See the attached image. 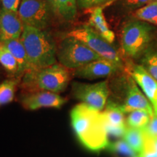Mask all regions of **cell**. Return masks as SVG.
<instances>
[{
    "mask_svg": "<svg viewBox=\"0 0 157 157\" xmlns=\"http://www.w3.org/2000/svg\"><path fill=\"white\" fill-rule=\"evenodd\" d=\"M71 124L80 144L92 152L106 148L109 137L103 113L84 103H78L70 112Z\"/></svg>",
    "mask_w": 157,
    "mask_h": 157,
    "instance_id": "cell-1",
    "label": "cell"
},
{
    "mask_svg": "<svg viewBox=\"0 0 157 157\" xmlns=\"http://www.w3.org/2000/svg\"><path fill=\"white\" fill-rule=\"evenodd\" d=\"M20 39L26 51L30 70L39 69L57 63V46L48 31L24 25Z\"/></svg>",
    "mask_w": 157,
    "mask_h": 157,
    "instance_id": "cell-2",
    "label": "cell"
},
{
    "mask_svg": "<svg viewBox=\"0 0 157 157\" xmlns=\"http://www.w3.org/2000/svg\"><path fill=\"white\" fill-rule=\"evenodd\" d=\"M72 73L60 63L25 72L21 80L22 92L48 91L60 93L67 88Z\"/></svg>",
    "mask_w": 157,
    "mask_h": 157,
    "instance_id": "cell-3",
    "label": "cell"
},
{
    "mask_svg": "<svg viewBox=\"0 0 157 157\" xmlns=\"http://www.w3.org/2000/svg\"><path fill=\"white\" fill-rule=\"evenodd\" d=\"M101 59L103 58L75 37L66 36L57 46V60L70 71Z\"/></svg>",
    "mask_w": 157,
    "mask_h": 157,
    "instance_id": "cell-4",
    "label": "cell"
},
{
    "mask_svg": "<svg viewBox=\"0 0 157 157\" xmlns=\"http://www.w3.org/2000/svg\"><path fill=\"white\" fill-rule=\"evenodd\" d=\"M151 24L140 21H131L123 26L121 43L123 52L129 58L142 57L149 47L153 34Z\"/></svg>",
    "mask_w": 157,
    "mask_h": 157,
    "instance_id": "cell-5",
    "label": "cell"
},
{
    "mask_svg": "<svg viewBox=\"0 0 157 157\" xmlns=\"http://www.w3.org/2000/svg\"><path fill=\"white\" fill-rule=\"evenodd\" d=\"M67 36L75 37L82 41L103 59L113 63L123 70L125 69L123 60L119 52L89 24L78 26L68 33Z\"/></svg>",
    "mask_w": 157,
    "mask_h": 157,
    "instance_id": "cell-6",
    "label": "cell"
},
{
    "mask_svg": "<svg viewBox=\"0 0 157 157\" xmlns=\"http://www.w3.org/2000/svg\"><path fill=\"white\" fill-rule=\"evenodd\" d=\"M109 95L110 87L108 80L93 84L76 81L71 83V96L98 111H103Z\"/></svg>",
    "mask_w": 157,
    "mask_h": 157,
    "instance_id": "cell-7",
    "label": "cell"
},
{
    "mask_svg": "<svg viewBox=\"0 0 157 157\" xmlns=\"http://www.w3.org/2000/svg\"><path fill=\"white\" fill-rule=\"evenodd\" d=\"M18 15L24 25L44 30L52 15L47 0H21Z\"/></svg>",
    "mask_w": 157,
    "mask_h": 157,
    "instance_id": "cell-8",
    "label": "cell"
},
{
    "mask_svg": "<svg viewBox=\"0 0 157 157\" xmlns=\"http://www.w3.org/2000/svg\"><path fill=\"white\" fill-rule=\"evenodd\" d=\"M18 102L25 110L36 111L44 108L60 109L66 104L67 99L58 93L48 91L22 92Z\"/></svg>",
    "mask_w": 157,
    "mask_h": 157,
    "instance_id": "cell-9",
    "label": "cell"
},
{
    "mask_svg": "<svg viewBox=\"0 0 157 157\" xmlns=\"http://www.w3.org/2000/svg\"><path fill=\"white\" fill-rule=\"evenodd\" d=\"M119 105L125 114L139 109L148 111L151 117L154 114V109L151 103L129 74L126 78L124 100Z\"/></svg>",
    "mask_w": 157,
    "mask_h": 157,
    "instance_id": "cell-10",
    "label": "cell"
},
{
    "mask_svg": "<svg viewBox=\"0 0 157 157\" xmlns=\"http://www.w3.org/2000/svg\"><path fill=\"white\" fill-rule=\"evenodd\" d=\"M122 71H124L122 68L113 63L105 59H101L90 62L77 69L74 70L72 75L76 78L95 80L98 78L109 77Z\"/></svg>",
    "mask_w": 157,
    "mask_h": 157,
    "instance_id": "cell-11",
    "label": "cell"
},
{
    "mask_svg": "<svg viewBox=\"0 0 157 157\" xmlns=\"http://www.w3.org/2000/svg\"><path fill=\"white\" fill-rule=\"evenodd\" d=\"M129 74L132 76L144 95L151 103L154 112H157V81L146 69L139 65H133L129 68Z\"/></svg>",
    "mask_w": 157,
    "mask_h": 157,
    "instance_id": "cell-12",
    "label": "cell"
},
{
    "mask_svg": "<svg viewBox=\"0 0 157 157\" xmlns=\"http://www.w3.org/2000/svg\"><path fill=\"white\" fill-rule=\"evenodd\" d=\"M23 29L24 24L17 12L0 9V42L20 39Z\"/></svg>",
    "mask_w": 157,
    "mask_h": 157,
    "instance_id": "cell-13",
    "label": "cell"
},
{
    "mask_svg": "<svg viewBox=\"0 0 157 157\" xmlns=\"http://www.w3.org/2000/svg\"><path fill=\"white\" fill-rule=\"evenodd\" d=\"M52 15L65 22L72 21L77 15V0H47Z\"/></svg>",
    "mask_w": 157,
    "mask_h": 157,
    "instance_id": "cell-14",
    "label": "cell"
},
{
    "mask_svg": "<svg viewBox=\"0 0 157 157\" xmlns=\"http://www.w3.org/2000/svg\"><path fill=\"white\" fill-rule=\"evenodd\" d=\"M89 25L110 44L113 42L115 34L108 25L103 14V7H96L92 9L89 18Z\"/></svg>",
    "mask_w": 157,
    "mask_h": 157,
    "instance_id": "cell-15",
    "label": "cell"
},
{
    "mask_svg": "<svg viewBox=\"0 0 157 157\" xmlns=\"http://www.w3.org/2000/svg\"><path fill=\"white\" fill-rule=\"evenodd\" d=\"M2 43L16 59L19 67V76L21 78L25 72L30 70L29 58L22 42L20 39H16L5 41Z\"/></svg>",
    "mask_w": 157,
    "mask_h": 157,
    "instance_id": "cell-16",
    "label": "cell"
},
{
    "mask_svg": "<svg viewBox=\"0 0 157 157\" xmlns=\"http://www.w3.org/2000/svg\"><path fill=\"white\" fill-rule=\"evenodd\" d=\"M103 115L108 124L114 126H127L125 113L121 111L120 106L111 99L109 98Z\"/></svg>",
    "mask_w": 157,
    "mask_h": 157,
    "instance_id": "cell-17",
    "label": "cell"
},
{
    "mask_svg": "<svg viewBox=\"0 0 157 157\" xmlns=\"http://www.w3.org/2000/svg\"><path fill=\"white\" fill-rule=\"evenodd\" d=\"M0 65L4 68L8 78H17L19 76V67L16 59L8 48L0 42Z\"/></svg>",
    "mask_w": 157,
    "mask_h": 157,
    "instance_id": "cell-18",
    "label": "cell"
},
{
    "mask_svg": "<svg viewBox=\"0 0 157 157\" xmlns=\"http://www.w3.org/2000/svg\"><path fill=\"white\" fill-rule=\"evenodd\" d=\"M123 139L135 151L137 154H140L146 146L147 137L143 129L133 128L127 127Z\"/></svg>",
    "mask_w": 157,
    "mask_h": 157,
    "instance_id": "cell-19",
    "label": "cell"
},
{
    "mask_svg": "<svg viewBox=\"0 0 157 157\" xmlns=\"http://www.w3.org/2000/svg\"><path fill=\"white\" fill-rule=\"evenodd\" d=\"M21 80L17 78H8L0 83V108L14 101Z\"/></svg>",
    "mask_w": 157,
    "mask_h": 157,
    "instance_id": "cell-20",
    "label": "cell"
},
{
    "mask_svg": "<svg viewBox=\"0 0 157 157\" xmlns=\"http://www.w3.org/2000/svg\"><path fill=\"white\" fill-rule=\"evenodd\" d=\"M151 116L145 110H135L127 113V127L137 129H144L151 119Z\"/></svg>",
    "mask_w": 157,
    "mask_h": 157,
    "instance_id": "cell-21",
    "label": "cell"
},
{
    "mask_svg": "<svg viewBox=\"0 0 157 157\" xmlns=\"http://www.w3.org/2000/svg\"><path fill=\"white\" fill-rule=\"evenodd\" d=\"M140 65L157 81V47H148L142 56Z\"/></svg>",
    "mask_w": 157,
    "mask_h": 157,
    "instance_id": "cell-22",
    "label": "cell"
},
{
    "mask_svg": "<svg viewBox=\"0 0 157 157\" xmlns=\"http://www.w3.org/2000/svg\"><path fill=\"white\" fill-rule=\"evenodd\" d=\"M105 149L114 157H135L137 155L123 138L109 142Z\"/></svg>",
    "mask_w": 157,
    "mask_h": 157,
    "instance_id": "cell-23",
    "label": "cell"
},
{
    "mask_svg": "<svg viewBox=\"0 0 157 157\" xmlns=\"http://www.w3.org/2000/svg\"><path fill=\"white\" fill-rule=\"evenodd\" d=\"M135 16L140 21L157 25V2H151L143 7L136 10Z\"/></svg>",
    "mask_w": 157,
    "mask_h": 157,
    "instance_id": "cell-24",
    "label": "cell"
},
{
    "mask_svg": "<svg viewBox=\"0 0 157 157\" xmlns=\"http://www.w3.org/2000/svg\"><path fill=\"white\" fill-rule=\"evenodd\" d=\"M105 129H106L109 137H113L115 138L120 139L123 138L124 135L126 131L127 126H114V125L109 124L105 121Z\"/></svg>",
    "mask_w": 157,
    "mask_h": 157,
    "instance_id": "cell-25",
    "label": "cell"
},
{
    "mask_svg": "<svg viewBox=\"0 0 157 157\" xmlns=\"http://www.w3.org/2000/svg\"><path fill=\"white\" fill-rule=\"evenodd\" d=\"M143 131L148 138L153 139L157 137V112H154V116L148 125L143 129Z\"/></svg>",
    "mask_w": 157,
    "mask_h": 157,
    "instance_id": "cell-26",
    "label": "cell"
},
{
    "mask_svg": "<svg viewBox=\"0 0 157 157\" xmlns=\"http://www.w3.org/2000/svg\"><path fill=\"white\" fill-rule=\"evenodd\" d=\"M110 2H112V0H77V4L80 9H93L96 7H101V5Z\"/></svg>",
    "mask_w": 157,
    "mask_h": 157,
    "instance_id": "cell-27",
    "label": "cell"
},
{
    "mask_svg": "<svg viewBox=\"0 0 157 157\" xmlns=\"http://www.w3.org/2000/svg\"><path fill=\"white\" fill-rule=\"evenodd\" d=\"M135 157H157V151L152 146L150 138L147 137L146 146L143 151L140 154H137Z\"/></svg>",
    "mask_w": 157,
    "mask_h": 157,
    "instance_id": "cell-28",
    "label": "cell"
},
{
    "mask_svg": "<svg viewBox=\"0 0 157 157\" xmlns=\"http://www.w3.org/2000/svg\"><path fill=\"white\" fill-rule=\"evenodd\" d=\"M151 0H124V3L128 9L137 10L150 3Z\"/></svg>",
    "mask_w": 157,
    "mask_h": 157,
    "instance_id": "cell-29",
    "label": "cell"
},
{
    "mask_svg": "<svg viewBox=\"0 0 157 157\" xmlns=\"http://www.w3.org/2000/svg\"><path fill=\"white\" fill-rule=\"evenodd\" d=\"M21 0H1L2 8L8 10L18 11Z\"/></svg>",
    "mask_w": 157,
    "mask_h": 157,
    "instance_id": "cell-30",
    "label": "cell"
},
{
    "mask_svg": "<svg viewBox=\"0 0 157 157\" xmlns=\"http://www.w3.org/2000/svg\"><path fill=\"white\" fill-rule=\"evenodd\" d=\"M5 74H6V72L5 71V70H4V68L2 67L1 65H0V83L5 80L4 79V78H5Z\"/></svg>",
    "mask_w": 157,
    "mask_h": 157,
    "instance_id": "cell-31",
    "label": "cell"
},
{
    "mask_svg": "<svg viewBox=\"0 0 157 157\" xmlns=\"http://www.w3.org/2000/svg\"><path fill=\"white\" fill-rule=\"evenodd\" d=\"M150 139H151V138H150ZM151 140L152 146H154V148L157 151V137H156V138L151 139Z\"/></svg>",
    "mask_w": 157,
    "mask_h": 157,
    "instance_id": "cell-32",
    "label": "cell"
},
{
    "mask_svg": "<svg viewBox=\"0 0 157 157\" xmlns=\"http://www.w3.org/2000/svg\"><path fill=\"white\" fill-rule=\"evenodd\" d=\"M0 5H1V0H0ZM0 9H1V7H0Z\"/></svg>",
    "mask_w": 157,
    "mask_h": 157,
    "instance_id": "cell-33",
    "label": "cell"
},
{
    "mask_svg": "<svg viewBox=\"0 0 157 157\" xmlns=\"http://www.w3.org/2000/svg\"><path fill=\"white\" fill-rule=\"evenodd\" d=\"M153 1H156V2H157V0H153Z\"/></svg>",
    "mask_w": 157,
    "mask_h": 157,
    "instance_id": "cell-34",
    "label": "cell"
},
{
    "mask_svg": "<svg viewBox=\"0 0 157 157\" xmlns=\"http://www.w3.org/2000/svg\"><path fill=\"white\" fill-rule=\"evenodd\" d=\"M112 1H114V0H112Z\"/></svg>",
    "mask_w": 157,
    "mask_h": 157,
    "instance_id": "cell-35",
    "label": "cell"
}]
</instances>
